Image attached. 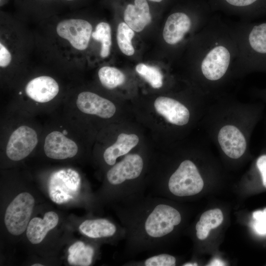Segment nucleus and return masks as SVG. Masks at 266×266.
I'll return each mask as SVG.
<instances>
[{
    "label": "nucleus",
    "instance_id": "13",
    "mask_svg": "<svg viewBox=\"0 0 266 266\" xmlns=\"http://www.w3.org/2000/svg\"><path fill=\"white\" fill-rule=\"evenodd\" d=\"M38 134L32 127L21 125L10 134L7 140L5 153L13 161H19L28 157L38 143Z\"/></svg>",
    "mask_w": 266,
    "mask_h": 266
},
{
    "label": "nucleus",
    "instance_id": "4",
    "mask_svg": "<svg viewBox=\"0 0 266 266\" xmlns=\"http://www.w3.org/2000/svg\"><path fill=\"white\" fill-rule=\"evenodd\" d=\"M19 17L0 11L1 76L12 79L26 68L35 40Z\"/></svg>",
    "mask_w": 266,
    "mask_h": 266
},
{
    "label": "nucleus",
    "instance_id": "7",
    "mask_svg": "<svg viewBox=\"0 0 266 266\" xmlns=\"http://www.w3.org/2000/svg\"><path fill=\"white\" fill-rule=\"evenodd\" d=\"M212 12L206 0L199 1L191 12H173L169 15L164 26V40L171 46L180 44L188 34L200 31L210 19Z\"/></svg>",
    "mask_w": 266,
    "mask_h": 266
},
{
    "label": "nucleus",
    "instance_id": "3",
    "mask_svg": "<svg viewBox=\"0 0 266 266\" xmlns=\"http://www.w3.org/2000/svg\"><path fill=\"white\" fill-rule=\"evenodd\" d=\"M42 22L47 24L35 42L45 58L63 67H77L92 39L91 23L77 14L63 18L56 15Z\"/></svg>",
    "mask_w": 266,
    "mask_h": 266
},
{
    "label": "nucleus",
    "instance_id": "17",
    "mask_svg": "<svg viewBox=\"0 0 266 266\" xmlns=\"http://www.w3.org/2000/svg\"><path fill=\"white\" fill-rule=\"evenodd\" d=\"M43 149L47 157L55 160L72 158L78 151L77 143L59 131H53L47 134Z\"/></svg>",
    "mask_w": 266,
    "mask_h": 266
},
{
    "label": "nucleus",
    "instance_id": "14",
    "mask_svg": "<svg viewBox=\"0 0 266 266\" xmlns=\"http://www.w3.org/2000/svg\"><path fill=\"white\" fill-rule=\"evenodd\" d=\"M80 232L92 239H110L117 243L124 240L126 231L120 224L105 218H94L84 220L79 226Z\"/></svg>",
    "mask_w": 266,
    "mask_h": 266
},
{
    "label": "nucleus",
    "instance_id": "1",
    "mask_svg": "<svg viewBox=\"0 0 266 266\" xmlns=\"http://www.w3.org/2000/svg\"><path fill=\"white\" fill-rule=\"evenodd\" d=\"M115 209L126 231L124 255L127 258L161 252L182 222L181 212L166 198L147 193L116 204Z\"/></svg>",
    "mask_w": 266,
    "mask_h": 266
},
{
    "label": "nucleus",
    "instance_id": "2",
    "mask_svg": "<svg viewBox=\"0 0 266 266\" xmlns=\"http://www.w3.org/2000/svg\"><path fill=\"white\" fill-rule=\"evenodd\" d=\"M237 54L231 25L214 15L193 38L191 62L204 80L217 82L233 68Z\"/></svg>",
    "mask_w": 266,
    "mask_h": 266
},
{
    "label": "nucleus",
    "instance_id": "36",
    "mask_svg": "<svg viewBox=\"0 0 266 266\" xmlns=\"http://www.w3.org/2000/svg\"><path fill=\"white\" fill-rule=\"evenodd\" d=\"M149 0L154 1V2H160L162 1L163 0Z\"/></svg>",
    "mask_w": 266,
    "mask_h": 266
},
{
    "label": "nucleus",
    "instance_id": "15",
    "mask_svg": "<svg viewBox=\"0 0 266 266\" xmlns=\"http://www.w3.org/2000/svg\"><path fill=\"white\" fill-rule=\"evenodd\" d=\"M23 20L32 19L42 22L57 15L63 7L59 0H13Z\"/></svg>",
    "mask_w": 266,
    "mask_h": 266
},
{
    "label": "nucleus",
    "instance_id": "19",
    "mask_svg": "<svg viewBox=\"0 0 266 266\" xmlns=\"http://www.w3.org/2000/svg\"><path fill=\"white\" fill-rule=\"evenodd\" d=\"M154 107L159 114L172 124L183 126L189 121L190 113L187 108L173 99L159 97L154 102Z\"/></svg>",
    "mask_w": 266,
    "mask_h": 266
},
{
    "label": "nucleus",
    "instance_id": "32",
    "mask_svg": "<svg viewBox=\"0 0 266 266\" xmlns=\"http://www.w3.org/2000/svg\"><path fill=\"white\" fill-rule=\"evenodd\" d=\"M83 0H59L62 7L66 6L70 8H77Z\"/></svg>",
    "mask_w": 266,
    "mask_h": 266
},
{
    "label": "nucleus",
    "instance_id": "21",
    "mask_svg": "<svg viewBox=\"0 0 266 266\" xmlns=\"http://www.w3.org/2000/svg\"><path fill=\"white\" fill-rule=\"evenodd\" d=\"M59 217L56 213L49 211L45 213L43 218H33L29 223L26 235L29 240L33 244L40 243L47 233L58 224Z\"/></svg>",
    "mask_w": 266,
    "mask_h": 266
},
{
    "label": "nucleus",
    "instance_id": "18",
    "mask_svg": "<svg viewBox=\"0 0 266 266\" xmlns=\"http://www.w3.org/2000/svg\"><path fill=\"white\" fill-rule=\"evenodd\" d=\"M218 140L226 155L233 159L240 158L246 149V141L241 132L233 125H226L220 130Z\"/></svg>",
    "mask_w": 266,
    "mask_h": 266
},
{
    "label": "nucleus",
    "instance_id": "31",
    "mask_svg": "<svg viewBox=\"0 0 266 266\" xmlns=\"http://www.w3.org/2000/svg\"><path fill=\"white\" fill-rule=\"evenodd\" d=\"M256 166L261 173L263 185L266 188V154L262 155L258 158Z\"/></svg>",
    "mask_w": 266,
    "mask_h": 266
},
{
    "label": "nucleus",
    "instance_id": "16",
    "mask_svg": "<svg viewBox=\"0 0 266 266\" xmlns=\"http://www.w3.org/2000/svg\"><path fill=\"white\" fill-rule=\"evenodd\" d=\"M75 103L82 112L108 119L116 112V107L110 100L90 91H82L76 96Z\"/></svg>",
    "mask_w": 266,
    "mask_h": 266
},
{
    "label": "nucleus",
    "instance_id": "10",
    "mask_svg": "<svg viewBox=\"0 0 266 266\" xmlns=\"http://www.w3.org/2000/svg\"><path fill=\"white\" fill-rule=\"evenodd\" d=\"M211 11L252 20L266 15V0H206Z\"/></svg>",
    "mask_w": 266,
    "mask_h": 266
},
{
    "label": "nucleus",
    "instance_id": "28",
    "mask_svg": "<svg viewBox=\"0 0 266 266\" xmlns=\"http://www.w3.org/2000/svg\"><path fill=\"white\" fill-rule=\"evenodd\" d=\"M134 32L125 22L119 23L117 28L116 39L118 46L123 53L132 56L134 53L132 40Z\"/></svg>",
    "mask_w": 266,
    "mask_h": 266
},
{
    "label": "nucleus",
    "instance_id": "22",
    "mask_svg": "<svg viewBox=\"0 0 266 266\" xmlns=\"http://www.w3.org/2000/svg\"><path fill=\"white\" fill-rule=\"evenodd\" d=\"M139 138L134 134L120 133L116 141L104 151L103 158L105 164L112 166L117 158L128 153L138 143Z\"/></svg>",
    "mask_w": 266,
    "mask_h": 266
},
{
    "label": "nucleus",
    "instance_id": "9",
    "mask_svg": "<svg viewBox=\"0 0 266 266\" xmlns=\"http://www.w3.org/2000/svg\"><path fill=\"white\" fill-rule=\"evenodd\" d=\"M81 177L76 170L71 168L60 169L53 172L48 183L50 199L61 204L73 200L79 193Z\"/></svg>",
    "mask_w": 266,
    "mask_h": 266
},
{
    "label": "nucleus",
    "instance_id": "12",
    "mask_svg": "<svg viewBox=\"0 0 266 266\" xmlns=\"http://www.w3.org/2000/svg\"><path fill=\"white\" fill-rule=\"evenodd\" d=\"M62 92V86L54 76L39 73L28 79L24 84L22 93L27 99L44 104L55 100Z\"/></svg>",
    "mask_w": 266,
    "mask_h": 266
},
{
    "label": "nucleus",
    "instance_id": "5",
    "mask_svg": "<svg viewBox=\"0 0 266 266\" xmlns=\"http://www.w3.org/2000/svg\"><path fill=\"white\" fill-rule=\"evenodd\" d=\"M144 166L141 155L130 154L108 169L107 194L115 204L146 194V182L142 179Z\"/></svg>",
    "mask_w": 266,
    "mask_h": 266
},
{
    "label": "nucleus",
    "instance_id": "23",
    "mask_svg": "<svg viewBox=\"0 0 266 266\" xmlns=\"http://www.w3.org/2000/svg\"><path fill=\"white\" fill-rule=\"evenodd\" d=\"M67 261L69 265L75 266H89L93 261L95 254V248L78 241L68 248Z\"/></svg>",
    "mask_w": 266,
    "mask_h": 266
},
{
    "label": "nucleus",
    "instance_id": "20",
    "mask_svg": "<svg viewBox=\"0 0 266 266\" xmlns=\"http://www.w3.org/2000/svg\"><path fill=\"white\" fill-rule=\"evenodd\" d=\"M125 22L133 31H142L151 22L149 5L146 0H134L128 4L124 13Z\"/></svg>",
    "mask_w": 266,
    "mask_h": 266
},
{
    "label": "nucleus",
    "instance_id": "6",
    "mask_svg": "<svg viewBox=\"0 0 266 266\" xmlns=\"http://www.w3.org/2000/svg\"><path fill=\"white\" fill-rule=\"evenodd\" d=\"M230 25L237 49L233 69L266 70V21L252 23L240 20Z\"/></svg>",
    "mask_w": 266,
    "mask_h": 266
},
{
    "label": "nucleus",
    "instance_id": "30",
    "mask_svg": "<svg viewBox=\"0 0 266 266\" xmlns=\"http://www.w3.org/2000/svg\"><path fill=\"white\" fill-rule=\"evenodd\" d=\"M253 224L255 231L260 234H266V208L263 211L257 210L253 212Z\"/></svg>",
    "mask_w": 266,
    "mask_h": 266
},
{
    "label": "nucleus",
    "instance_id": "33",
    "mask_svg": "<svg viewBox=\"0 0 266 266\" xmlns=\"http://www.w3.org/2000/svg\"><path fill=\"white\" fill-rule=\"evenodd\" d=\"M225 265L224 263L222 262L219 260H215L212 261V262L209 265V266H224Z\"/></svg>",
    "mask_w": 266,
    "mask_h": 266
},
{
    "label": "nucleus",
    "instance_id": "24",
    "mask_svg": "<svg viewBox=\"0 0 266 266\" xmlns=\"http://www.w3.org/2000/svg\"><path fill=\"white\" fill-rule=\"evenodd\" d=\"M223 220V215L219 208L209 210L203 213L196 225L197 238L201 240L206 239L210 231L218 227Z\"/></svg>",
    "mask_w": 266,
    "mask_h": 266
},
{
    "label": "nucleus",
    "instance_id": "26",
    "mask_svg": "<svg viewBox=\"0 0 266 266\" xmlns=\"http://www.w3.org/2000/svg\"><path fill=\"white\" fill-rule=\"evenodd\" d=\"M98 77L101 85L108 89H113L123 84L125 75L119 69L110 66H103L98 71Z\"/></svg>",
    "mask_w": 266,
    "mask_h": 266
},
{
    "label": "nucleus",
    "instance_id": "27",
    "mask_svg": "<svg viewBox=\"0 0 266 266\" xmlns=\"http://www.w3.org/2000/svg\"><path fill=\"white\" fill-rule=\"evenodd\" d=\"M177 260L173 255L165 253H157L147 258L128 261L125 266H175Z\"/></svg>",
    "mask_w": 266,
    "mask_h": 266
},
{
    "label": "nucleus",
    "instance_id": "29",
    "mask_svg": "<svg viewBox=\"0 0 266 266\" xmlns=\"http://www.w3.org/2000/svg\"><path fill=\"white\" fill-rule=\"evenodd\" d=\"M135 70L153 88L162 86L163 76L157 67L140 63L136 65Z\"/></svg>",
    "mask_w": 266,
    "mask_h": 266
},
{
    "label": "nucleus",
    "instance_id": "11",
    "mask_svg": "<svg viewBox=\"0 0 266 266\" xmlns=\"http://www.w3.org/2000/svg\"><path fill=\"white\" fill-rule=\"evenodd\" d=\"M34 204L33 197L27 192L19 194L9 204L5 211L4 223L11 234L19 235L27 230Z\"/></svg>",
    "mask_w": 266,
    "mask_h": 266
},
{
    "label": "nucleus",
    "instance_id": "35",
    "mask_svg": "<svg viewBox=\"0 0 266 266\" xmlns=\"http://www.w3.org/2000/svg\"><path fill=\"white\" fill-rule=\"evenodd\" d=\"M32 266H43V265L39 264H33Z\"/></svg>",
    "mask_w": 266,
    "mask_h": 266
},
{
    "label": "nucleus",
    "instance_id": "8",
    "mask_svg": "<svg viewBox=\"0 0 266 266\" xmlns=\"http://www.w3.org/2000/svg\"><path fill=\"white\" fill-rule=\"evenodd\" d=\"M203 181L195 164L189 160L182 161L167 180L155 186L147 192L164 198L189 197L199 193Z\"/></svg>",
    "mask_w": 266,
    "mask_h": 266
},
{
    "label": "nucleus",
    "instance_id": "25",
    "mask_svg": "<svg viewBox=\"0 0 266 266\" xmlns=\"http://www.w3.org/2000/svg\"><path fill=\"white\" fill-rule=\"evenodd\" d=\"M92 39L100 43V57L104 59L110 54L112 45L111 29L105 22H100L95 27L92 34Z\"/></svg>",
    "mask_w": 266,
    "mask_h": 266
},
{
    "label": "nucleus",
    "instance_id": "34",
    "mask_svg": "<svg viewBox=\"0 0 266 266\" xmlns=\"http://www.w3.org/2000/svg\"><path fill=\"white\" fill-rule=\"evenodd\" d=\"M183 266H198L197 263L187 262L183 264Z\"/></svg>",
    "mask_w": 266,
    "mask_h": 266
}]
</instances>
